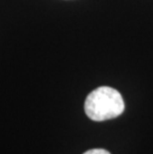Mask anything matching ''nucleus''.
Instances as JSON below:
<instances>
[{
    "mask_svg": "<svg viewBox=\"0 0 153 154\" xmlns=\"http://www.w3.org/2000/svg\"><path fill=\"white\" fill-rule=\"evenodd\" d=\"M124 110V101L118 91L99 87L89 94L84 101V112L93 121H105L119 116Z\"/></svg>",
    "mask_w": 153,
    "mask_h": 154,
    "instance_id": "nucleus-1",
    "label": "nucleus"
},
{
    "mask_svg": "<svg viewBox=\"0 0 153 154\" xmlns=\"http://www.w3.org/2000/svg\"><path fill=\"white\" fill-rule=\"evenodd\" d=\"M84 154H110L107 150L102 149V148H96V149H90L87 150Z\"/></svg>",
    "mask_w": 153,
    "mask_h": 154,
    "instance_id": "nucleus-2",
    "label": "nucleus"
}]
</instances>
